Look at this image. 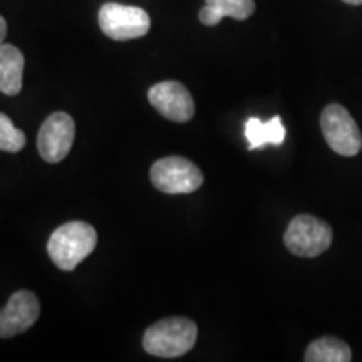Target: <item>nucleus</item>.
I'll return each instance as SVG.
<instances>
[{"label": "nucleus", "instance_id": "obj_2", "mask_svg": "<svg viewBox=\"0 0 362 362\" xmlns=\"http://www.w3.org/2000/svg\"><path fill=\"white\" fill-rule=\"evenodd\" d=\"M198 337L197 324L187 317H170L153 324L143 337V347L156 357H180L193 349Z\"/></svg>", "mask_w": 362, "mask_h": 362}, {"label": "nucleus", "instance_id": "obj_15", "mask_svg": "<svg viewBox=\"0 0 362 362\" xmlns=\"http://www.w3.org/2000/svg\"><path fill=\"white\" fill-rule=\"evenodd\" d=\"M7 37V22L0 16V44H4V40Z\"/></svg>", "mask_w": 362, "mask_h": 362}, {"label": "nucleus", "instance_id": "obj_4", "mask_svg": "<svg viewBox=\"0 0 362 362\" xmlns=\"http://www.w3.org/2000/svg\"><path fill=\"white\" fill-rule=\"evenodd\" d=\"M284 242L293 255L312 259L330 247L332 228L324 220L312 215H298L288 223Z\"/></svg>", "mask_w": 362, "mask_h": 362}, {"label": "nucleus", "instance_id": "obj_6", "mask_svg": "<svg viewBox=\"0 0 362 362\" xmlns=\"http://www.w3.org/2000/svg\"><path fill=\"white\" fill-rule=\"evenodd\" d=\"M325 141L337 155L356 156L362 148V134L354 117L341 104H329L320 115Z\"/></svg>", "mask_w": 362, "mask_h": 362}, {"label": "nucleus", "instance_id": "obj_5", "mask_svg": "<svg viewBox=\"0 0 362 362\" xmlns=\"http://www.w3.org/2000/svg\"><path fill=\"white\" fill-rule=\"evenodd\" d=\"M99 27L112 40L144 37L151 27L148 12L141 7L107 2L99 8Z\"/></svg>", "mask_w": 362, "mask_h": 362}, {"label": "nucleus", "instance_id": "obj_11", "mask_svg": "<svg viewBox=\"0 0 362 362\" xmlns=\"http://www.w3.org/2000/svg\"><path fill=\"white\" fill-rule=\"evenodd\" d=\"M245 136L248 139V149L264 148L265 144L280 146L285 139V128L279 116L272 117L267 123L259 117H250L245 124Z\"/></svg>", "mask_w": 362, "mask_h": 362}, {"label": "nucleus", "instance_id": "obj_8", "mask_svg": "<svg viewBox=\"0 0 362 362\" xmlns=\"http://www.w3.org/2000/svg\"><path fill=\"white\" fill-rule=\"evenodd\" d=\"M151 106L175 123H187L194 115V103L189 90L176 81H163L148 90Z\"/></svg>", "mask_w": 362, "mask_h": 362}, {"label": "nucleus", "instance_id": "obj_9", "mask_svg": "<svg viewBox=\"0 0 362 362\" xmlns=\"http://www.w3.org/2000/svg\"><path fill=\"white\" fill-rule=\"evenodd\" d=\"M40 314L39 298L29 291L12 293L7 305L0 310V337L8 339L25 332L37 322Z\"/></svg>", "mask_w": 362, "mask_h": 362}, {"label": "nucleus", "instance_id": "obj_3", "mask_svg": "<svg viewBox=\"0 0 362 362\" xmlns=\"http://www.w3.org/2000/svg\"><path fill=\"white\" fill-rule=\"evenodd\" d=\"M156 189L168 194L197 192L203 185V173L194 163L181 156H168L156 161L149 171Z\"/></svg>", "mask_w": 362, "mask_h": 362}, {"label": "nucleus", "instance_id": "obj_7", "mask_svg": "<svg viewBox=\"0 0 362 362\" xmlns=\"http://www.w3.org/2000/svg\"><path fill=\"white\" fill-rule=\"evenodd\" d=\"M76 126L67 112H54L39 129L37 149L44 161L59 163L69 155L74 143Z\"/></svg>", "mask_w": 362, "mask_h": 362}, {"label": "nucleus", "instance_id": "obj_14", "mask_svg": "<svg viewBox=\"0 0 362 362\" xmlns=\"http://www.w3.org/2000/svg\"><path fill=\"white\" fill-rule=\"evenodd\" d=\"M25 143V134L13 126L11 117L0 112V151L19 153Z\"/></svg>", "mask_w": 362, "mask_h": 362}, {"label": "nucleus", "instance_id": "obj_16", "mask_svg": "<svg viewBox=\"0 0 362 362\" xmlns=\"http://www.w3.org/2000/svg\"><path fill=\"white\" fill-rule=\"evenodd\" d=\"M346 4H351V6H362V0H344Z\"/></svg>", "mask_w": 362, "mask_h": 362}, {"label": "nucleus", "instance_id": "obj_12", "mask_svg": "<svg viewBox=\"0 0 362 362\" xmlns=\"http://www.w3.org/2000/svg\"><path fill=\"white\" fill-rule=\"evenodd\" d=\"M307 362H349L351 349L346 342L336 337H320L307 347Z\"/></svg>", "mask_w": 362, "mask_h": 362}, {"label": "nucleus", "instance_id": "obj_13", "mask_svg": "<svg viewBox=\"0 0 362 362\" xmlns=\"http://www.w3.org/2000/svg\"><path fill=\"white\" fill-rule=\"evenodd\" d=\"M206 6L211 7L218 16L232 17L237 21H245L255 12L253 0H205Z\"/></svg>", "mask_w": 362, "mask_h": 362}, {"label": "nucleus", "instance_id": "obj_1", "mask_svg": "<svg viewBox=\"0 0 362 362\" xmlns=\"http://www.w3.org/2000/svg\"><path fill=\"white\" fill-rule=\"evenodd\" d=\"M98 233L86 221L61 225L47 242V253L57 269L71 272L96 248Z\"/></svg>", "mask_w": 362, "mask_h": 362}, {"label": "nucleus", "instance_id": "obj_10", "mask_svg": "<svg viewBox=\"0 0 362 362\" xmlns=\"http://www.w3.org/2000/svg\"><path fill=\"white\" fill-rule=\"evenodd\" d=\"M24 64V54L16 45L0 44V93L6 96L21 93Z\"/></svg>", "mask_w": 362, "mask_h": 362}]
</instances>
